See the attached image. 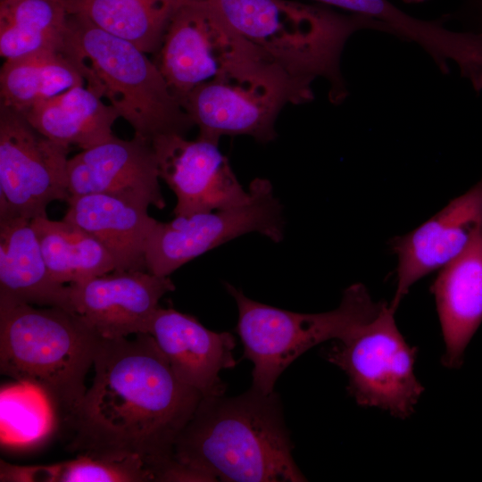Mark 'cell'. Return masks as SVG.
<instances>
[{
    "instance_id": "1",
    "label": "cell",
    "mask_w": 482,
    "mask_h": 482,
    "mask_svg": "<svg viewBox=\"0 0 482 482\" xmlns=\"http://www.w3.org/2000/svg\"><path fill=\"white\" fill-rule=\"evenodd\" d=\"M93 382L71 422L67 450L77 454L136 457L155 481L176 462L175 441L202 394L180 381L148 332L98 339Z\"/></svg>"
},
{
    "instance_id": "2",
    "label": "cell",
    "mask_w": 482,
    "mask_h": 482,
    "mask_svg": "<svg viewBox=\"0 0 482 482\" xmlns=\"http://www.w3.org/2000/svg\"><path fill=\"white\" fill-rule=\"evenodd\" d=\"M274 391L203 396L175 445L176 459L208 481L303 482Z\"/></svg>"
},
{
    "instance_id": "3",
    "label": "cell",
    "mask_w": 482,
    "mask_h": 482,
    "mask_svg": "<svg viewBox=\"0 0 482 482\" xmlns=\"http://www.w3.org/2000/svg\"><path fill=\"white\" fill-rule=\"evenodd\" d=\"M101 337L76 312L0 297V371L34 387L68 428Z\"/></svg>"
},
{
    "instance_id": "4",
    "label": "cell",
    "mask_w": 482,
    "mask_h": 482,
    "mask_svg": "<svg viewBox=\"0 0 482 482\" xmlns=\"http://www.w3.org/2000/svg\"><path fill=\"white\" fill-rule=\"evenodd\" d=\"M207 6L239 34L262 48L290 75L329 83L328 98L348 96L341 56L353 34L362 29L388 33L384 24L357 13L289 0H188Z\"/></svg>"
},
{
    "instance_id": "5",
    "label": "cell",
    "mask_w": 482,
    "mask_h": 482,
    "mask_svg": "<svg viewBox=\"0 0 482 482\" xmlns=\"http://www.w3.org/2000/svg\"><path fill=\"white\" fill-rule=\"evenodd\" d=\"M62 52L77 66L87 87L106 99L135 136L151 143L160 135L184 136L194 126L157 64L134 44L70 15Z\"/></svg>"
},
{
    "instance_id": "6",
    "label": "cell",
    "mask_w": 482,
    "mask_h": 482,
    "mask_svg": "<svg viewBox=\"0 0 482 482\" xmlns=\"http://www.w3.org/2000/svg\"><path fill=\"white\" fill-rule=\"evenodd\" d=\"M238 310L236 332L244 357L253 364L254 390L268 395L281 373L310 348L328 340H344L375 318L383 303H376L366 287L346 288L339 306L320 313H300L256 302L224 284Z\"/></svg>"
},
{
    "instance_id": "7",
    "label": "cell",
    "mask_w": 482,
    "mask_h": 482,
    "mask_svg": "<svg viewBox=\"0 0 482 482\" xmlns=\"http://www.w3.org/2000/svg\"><path fill=\"white\" fill-rule=\"evenodd\" d=\"M158 54L156 64L181 106L210 81L248 84L290 75L215 12L193 1L171 18Z\"/></svg>"
},
{
    "instance_id": "8",
    "label": "cell",
    "mask_w": 482,
    "mask_h": 482,
    "mask_svg": "<svg viewBox=\"0 0 482 482\" xmlns=\"http://www.w3.org/2000/svg\"><path fill=\"white\" fill-rule=\"evenodd\" d=\"M386 303L378 315L349 337L337 341L327 359L348 377L357 403L405 419L424 388L414 374L417 350L403 338Z\"/></svg>"
},
{
    "instance_id": "9",
    "label": "cell",
    "mask_w": 482,
    "mask_h": 482,
    "mask_svg": "<svg viewBox=\"0 0 482 482\" xmlns=\"http://www.w3.org/2000/svg\"><path fill=\"white\" fill-rule=\"evenodd\" d=\"M245 203L229 208L156 221L145 246L146 270L169 276L189 261L245 234L257 232L275 243L284 237L283 208L271 183L256 178Z\"/></svg>"
},
{
    "instance_id": "10",
    "label": "cell",
    "mask_w": 482,
    "mask_h": 482,
    "mask_svg": "<svg viewBox=\"0 0 482 482\" xmlns=\"http://www.w3.org/2000/svg\"><path fill=\"white\" fill-rule=\"evenodd\" d=\"M70 149L0 104V219L46 217L50 203L67 202Z\"/></svg>"
},
{
    "instance_id": "11",
    "label": "cell",
    "mask_w": 482,
    "mask_h": 482,
    "mask_svg": "<svg viewBox=\"0 0 482 482\" xmlns=\"http://www.w3.org/2000/svg\"><path fill=\"white\" fill-rule=\"evenodd\" d=\"M313 98L311 83L287 75L248 84L210 81L196 87L182 107L200 138L219 143L223 136L244 135L268 143L277 137L276 120L287 104Z\"/></svg>"
},
{
    "instance_id": "12",
    "label": "cell",
    "mask_w": 482,
    "mask_h": 482,
    "mask_svg": "<svg viewBox=\"0 0 482 482\" xmlns=\"http://www.w3.org/2000/svg\"><path fill=\"white\" fill-rule=\"evenodd\" d=\"M159 177L172 190L175 216H189L238 205L249 199L219 143L164 134L151 142Z\"/></svg>"
},
{
    "instance_id": "13",
    "label": "cell",
    "mask_w": 482,
    "mask_h": 482,
    "mask_svg": "<svg viewBox=\"0 0 482 482\" xmlns=\"http://www.w3.org/2000/svg\"><path fill=\"white\" fill-rule=\"evenodd\" d=\"M76 313L104 338L148 332L159 301L175 290L169 276L113 270L70 284Z\"/></svg>"
},
{
    "instance_id": "14",
    "label": "cell",
    "mask_w": 482,
    "mask_h": 482,
    "mask_svg": "<svg viewBox=\"0 0 482 482\" xmlns=\"http://www.w3.org/2000/svg\"><path fill=\"white\" fill-rule=\"evenodd\" d=\"M481 229L482 178L420 227L393 240L397 268L391 308L396 311L419 279L462 253Z\"/></svg>"
},
{
    "instance_id": "15",
    "label": "cell",
    "mask_w": 482,
    "mask_h": 482,
    "mask_svg": "<svg viewBox=\"0 0 482 482\" xmlns=\"http://www.w3.org/2000/svg\"><path fill=\"white\" fill-rule=\"evenodd\" d=\"M157 162L151 143L137 136L125 140L114 135L69 158L71 195L96 193L132 195L152 205H166L159 184Z\"/></svg>"
},
{
    "instance_id": "16",
    "label": "cell",
    "mask_w": 482,
    "mask_h": 482,
    "mask_svg": "<svg viewBox=\"0 0 482 482\" xmlns=\"http://www.w3.org/2000/svg\"><path fill=\"white\" fill-rule=\"evenodd\" d=\"M148 333L180 381L203 396L224 395L226 386L219 374L237 363L231 333L212 331L189 314L162 307L156 310Z\"/></svg>"
},
{
    "instance_id": "17",
    "label": "cell",
    "mask_w": 482,
    "mask_h": 482,
    "mask_svg": "<svg viewBox=\"0 0 482 482\" xmlns=\"http://www.w3.org/2000/svg\"><path fill=\"white\" fill-rule=\"evenodd\" d=\"M62 220L94 237L112 256L114 270H146L145 246L157 220L140 196L96 193L71 195Z\"/></svg>"
},
{
    "instance_id": "18",
    "label": "cell",
    "mask_w": 482,
    "mask_h": 482,
    "mask_svg": "<svg viewBox=\"0 0 482 482\" xmlns=\"http://www.w3.org/2000/svg\"><path fill=\"white\" fill-rule=\"evenodd\" d=\"M431 292L445 345L443 362L456 368L482 322V229L462 253L439 270Z\"/></svg>"
},
{
    "instance_id": "19",
    "label": "cell",
    "mask_w": 482,
    "mask_h": 482,
    "mask_svg": "<svg viewBox=\"0 0 482 482\" xmlns=\"http://www.w3.org/2000/svg\"><path fill=\"white\" fill-rule=\"evenodd\" d=\"M0 297L75 312L71 286L51 275L30 220L0 219Z\"/></svg>"
},
{
    "instance_id": "20",
    "label": "cell",
    "mask_w": 482,
    "mask_h": 482,
    "mask_svg": "<svg viewBox=\"0 0 482 482\" xmlns=\"http://www.w3.org/2000/svg\"><path fill=\"white\" fill-rule=\"evenodd\" d=\"M41 134L71 147L87 149L113 136L117 111L85 85L42 101L22 114Z\"/></svg>"
},
{
    "instance_id": "21",
    "label": "cell",
    "mask_w": 482,
    "mask_h": 482,
    "mask_svg": "<svg viewBox=\"0 0 482 482\" xmlns=\"http://www.w3.org/2000/svg\"><path fill=\"white\" fill-rule=\"evenodd\" d=\"M187 0H67L70 15L83 17L145 54L158 52L175 12Z\"/></svg>"
},
{
    "instance_id": "22",
    "label": "cell",
    "mask_w": 482,
    "mask_h": 482,
    "mask_svg": "<svg viewBox=\"0 0 482 482\" xmlns=\"http://www.w3.org/2000/svg\"><path fill=\"white\" fill-rule=\"evenodd\" d=\"M85 83L77 66L62 51L7 59L0 71V104L23 114L37 104Z\"/></svg>"
},
{
    "instance_id": "23",
    "label": "cell",
    "mask_w": 482,
    "mask_h": 482,
    "mask_svg": "<svg viewBox=\"0 0 482 482\" xmlns=\"http://www.w3.org/2000/svg\"><path fill=\"white\" fill-rule=\"evenodd\" d=\"M69 16L67 0H1V57L62 51Z\"/></svg>"
},
{
    "instance_id": "24",
    "label": "cell",
    "mask_w": 482,
    "mask_h": 482,
    "mask_svg": "<svg viewBox=\"0 0 482 482\" xmlns=\"http://www.w3.org/2000/svg\"><path fill=\"white\" fill-rule=\"evenodd\" d=\"M46 263L62 284L79 283L115 270L107 250L78 226L46 217L31 220Z\"/></svg>"
},
{
    "instance_id": "25",
    "label": "cell",
    "mask_w": 482,
    "mask_h": 482,
    "mask_svg": "<svg viewBox=\"0 0 482 482\" xmlns=\"http://www.w3.org/2000/svg\"><path fill=\"white\" fill-rule=\"evenodd\" d=\"M4 475L8 481L19 482H154V475L138 458L113 459L80 453L73 460L49 465L8 463Z\"/></svg>"
},
{
    "instance_id": "26",
    "label": "cell",
    "mask_w": 482,
    "mask_h": 482,
    "mask_svg": "<svg viewBox=\"0 0 482 482\" xmlns=\"http://www.w3.org/2000/svg\"><path fill=\"white\" fill-rule=\"evenodd\" d=\"M465 9L478 14V17L482 21V0H468Z\"/></svg>"
},
{
    "instance_id": "27",
    "label": "cell",
    "mask_w": 482,
    "mask_h": 482,
    "mask_svg": "<svg viewBox=\"0 0 482 482\" xmlns=\"http://www.w3.org/2000/svg\"><path fill=\"white\" fill-rule=\"evenodd\" d=\"M403 1L407 4H420V3L426 2L428 0H403Z\"/></svg>"
}]
</instances>
